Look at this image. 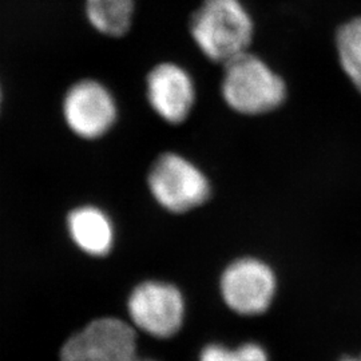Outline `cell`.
Here are the masks:
<instances>
[{"instance_id": "1", "label": "cell", "mask_w": 361, "mask_h": 361, "mask_svg": "<svg viewBox=\"0 0 361 361\" xmlns=\"http://www.w3.org/2000/svg\"><path fill=\"white\" fill-rule=\"evenodd\" d=\"M253 32V19L240 0H204L190 18L198 49L222 65L247 51Z\"/></svg>"}, {"instance_id": "2", "label": "cell", "mask_w": 361, "mask_h": 361, "mask_svg": "<svg viewBox=\"0 0 361 361\" xmlns=\"http://www.w3.org/2000/svg\"><path fill=\"white\" fill-rule=\"evenodd\" d=\"M221 92L234 111L258 116L284 102L286 85L259 56L246 51L224 65Z\"/></svg>"}, {"instance_id": "3", "label": "cell", "mask_w": 361, "mask_h": 361, "mask_svg": "<svg viewBox=\"0 0 361 361\" xmlns=\"http://www.w3.org/2000/svg\"><path fill=\"white\" fill-rule=\"evenodd\" d=\"M155 200L173 213L202 205L210 194L207 177L192 162L174 153L161 155L149 176Z\"/></svg>"}, {"instance_id": "4", "label": "cell", "mask_w": 361, "mask_h": 361, "mask_svg": "<svg viewBox=\"0 0 361 361\" xmlns=\"http://www.w3.org/2000/svg\"><path fill=\"white\" fill-rule=\"evenodd\" d=\"M137 336L129 324L104 317L71 336L61 350V361H133Z\"/></svg>"}, {"instance_id": "5", "label": "cell", "mask_w": 361, "mask_h": 361, "mask_svg": "<svg viewBox=\"0 0 361 361\" xmlns=\"http://www.w3.org/2000/svg\"><path fill=\"white\" fill-rule=\"evenodd\" d=\"M131 322L149 335L166 338L176 335L183 323L185 302L174 285L146 281L129 297Z\"/></svg>"}, {"instance_id": "6", "label": "cell", "mask_w": 361, "mask_h": 361, "mask_svg": "<svg viewBox=\"0 0 361 361\" xmlns=\"http://www.w3.org/2000/svg\"><path fill=\"white\" fill-rule=\"evenodd\" d=\"M221 293L228 307L240 314L264 313L276 293L274 273L256 258L237 259L222 274Z\"/></svg>"}, {"instance_id": "7", "label": "cell", "mask_w": 361, "mask_h": 361, "mask_svg": "<svg viewBox=\"0 0 361 361\" xmlns=\"http://www.w3.org/2000/svg\"><path fill=\"white\" fill-rule=\"evenodd\" d=\"M63 116L78 137L95 140L102 137L116 119V104L107 87L92 79L79 80L67 91Z\"/></svg>"}, {"instance_id": "8", "label": "cell", "mask_w": 361, "mask_h": 361, "mask_svg": "<svg viewBox=\"0 0 361 361\" xmlns=\"http://www.w3.org/2000/svg\"><path fill=\"white\" fill-rule=\"evenodd\" d=\"M146 87L149 104L169 123H180L190 114L195 87L183 67L169 62L155 66L146 78Z\"/></svg>"}, {"instance_id": "9", "label": "cell", "mask_w": 361, "mask_h": 361, "mask_svg": "<svg viewBox=\"0 0 361 361\" xmlns=\"http://www.w3.org/2000/svg\"><path fill=\"white\" fill-rule=\"evenodd\" d=\"M68 232L79 249L90 256H106L114 244L110 219L98 207H82L68 214Z\"/></svg>"}, {"instance_id": "10", "label": "cell", "mask_w": 361, "mask_h": 361, "mask_svg": "<svg viewBox=\"0 0 361 361\" xmlns=\"http://www.w3.org/2000/svg\"><path fill=\"white\" fill-rule=\"evenodd\" d=\"M86 15L98 32L121 38L131 27L134 0H86Z\"/></svg>"}, {"instance_id": "11", "label": "cell", "mask_w": 361, "mask_h": 361, "mask_svg": "<svg viewBox=\"0 0 361 361\" xmlns=\"http://www.w3.org/2000/svg\"><path fill=\"white\" fill-rule=\"evenodd\" d=\"M336 47L344 73L361 92V16L350 19L338 28Z\"/></svg>"}, {"instance_id": "12", "label": "cell", "mask_w": 361, "mask_h": 361, "mask_svg": "<svg viewBox=\"0 0 361 361\" xmlns=\"http://www.w3.org/2000/svg\"><path fill=\"white\" fill-rule=\"evenodd\" d=\"M232 361H269L265 349L256 343H246L233 349Z\"/></svg>"}, {"instance_id": "13", "label": "cell", "mask_w": 361, "mask_h": 361, "mask_svg": "<svg viewBox=\"0 0 361 361\" xmlns=\"http://www.w3.org/2000/svg\"><path fill=\"white\" fill-rule=\"evenodd\" d=\"M232 352L233 349L224 345L212 344L202 350L200 361H232Z\"/></svg>"}, {"instance_id": "14", "label": "cell", "mask_w": 361, "mask_h": 361, "mask_svg": "<svg viewBox=\"0 0 361 361\" xmlns=\"http://www.w3.org/2000/svg\"><path fill=\"white\" fill-rule=\"evenodd\" d=\"M340 361H361V355H359V356H345Z\"/></svg>"}, {"instance_id": "15", "label": "cell", "mask_w": 361, "mask_h": 361, "mask_svg": "<svg viewBox=\"0 0 361 361\" xmlns=\"http://www.w3.org/2000/svg\"><path fill=\"white\" fill-rule=\"evenodd\" d=\"M133 361H155V360H152V359H142V357H138V356H137V357H135V359H134V360Z\"/></svg>"}, {"instance_id": "16", "label": "cell", "mask_w": 361, "mask_h": 361, "mask_svg": "<svg viewBox=\"0 0 361 361\" xmlns=\"http://www.w3.org/2000/svg\"><path fill=\"white\" fill-rule=\"evenodd\" d=\"M0 101H1V92H0Z\"/></svg>"}]
</instances>
